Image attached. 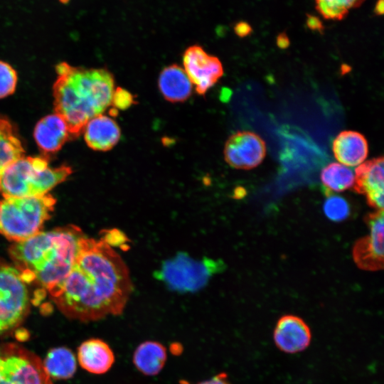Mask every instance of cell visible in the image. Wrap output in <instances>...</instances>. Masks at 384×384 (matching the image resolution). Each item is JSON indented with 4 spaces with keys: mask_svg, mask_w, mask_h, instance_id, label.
<instances>
[{
    "mask_svg": "<svg viewBox=\"0 0 384 384\" xmlns=\"http://www.w3.org/2000/svg\"><path fill=\"white\" fill-rule=\"evenodd\" d=\"M132 291L127 266L112 246L83 236L65 279L49 293L59 311L80 321L122 313Z\"/></svg>",
    "mask_w": 384,
    "mask_h": 384,
    "instance_id": "6da1fadb",
    "label": "cell"
},
{
    "mask_svg": "<svg viewBox=\"0 0 384 384\" xmlns=\"http://www.w3.org/2000/svg\"><path fill=\"white\" fill-rule=\"evenodd\" d=\"M55 70V114L65 122L70 138L75 139L92 118L111 105L114 77L105 68L74 67L65 62L58 64Z\"/></svg>",
    "mask_w": 384,
    "mask_h": 384,
    "instance_id": "7a4b0ae2",
    "label": "cell"
},
{
    "mask_svg": "<svg viewBox=\"0 0 384 384\" xmlns=\"http://www.w3.org/2000/svg\"><path fill=\"white\" fill-rule=\"evenodd\" d=\"M83 236L73 225L41 231L14 242L9 255L26 284L36 282L50 293L70 272Z\"/></svg>",
    "mask_w": 384,
    "mask_h": 384,
    "instance_id": "3957f363",
    "label": "cell"
},
{
    "mask_svg": "<svg viewBox=\"0 0 384 384\" xmlns=\"http://www.w3.org/2000/svg\"><path fill=\"white\" fill-rule=\"evenodd\" d=\"M71 173V167L66 165L50 167L44 157L23 156L1 171L0 193L4 198L43 196Z\"/></svg>",
    "mask_w": 384,
    "mask_h": 384,
    "instance_id": "277c9868",
    "label": "cell"
},
{
    "mask_svg": "<svg viewBox=\"0 0 384 384\" xmlns=\"http://www.w3.org/2000/svg\"><path fill=\"white\" fill-rule=\"evenodd\" d=\"M55 203V198L48 193L0 200V234L14 242L34 236L50 218Z\"/></svg>",
    "mask_w": 384,
    "mask_h": 384,
    "instance_id": "5b68a950",
    "label": "cell"
},
{
    "mask_svg": "<svg viewBox=\"0 0 384 384\" xmlns=\"http://www.w3.org/2000/svg\"><path fill=\"white\" fill-rule=\"evenodd\" d=\"M220 260H196L180 252L166 260L156 271L155 277L170 289L179 292H193L203 287L215 274L224 270Z\"/></svg>",
    "mask_w": 384,
    "mask_h": 384,
    "instance_id": "8992f818",
    "label": "cell"
},
{
    "mask_svg": "<svg viewBox=\"0 0 384 384\" xmlns=\"http://www.w3.org/2000/svg\"><path fill=\"white\" fill-rule=\"evenodd\" d=\"M27 284L14 265L0 259V335L13 332L28 314Z\"/></svg>",
    "mask_w": 384,
    "mask_h": 384,
    "instance_id": "52a82bcc",
    "label": "cell"
},
{
    "mask_svg": "<svg viewBox=\"0 0 384 384\" xmlns=\"http://www.w3.org/2000/svg\"><path fill=\"white\" fill-rule=\"evenodd\" d=\"M0 384H53L42 360L15 343H0Z\"/></svg>",
    "mask_w": 384,
    "mask_h": 384,
    "instance_id": "ba28073f",
    "label": "cell"
},
{
    "mask_svg": "<svg viewBox=\"0 0 384 384\" xmlns=\"http://www.w3.org/2000/svg\"><path fill=\"white\" fill-rule=\"evenodd\" d=\"M370 234L360 238L353 248L356 265L364 270L376 271L383 268V210L370 213L365 218Z\"/></svg>",
    "mask_w": 384,
    "mask_h": 384,
    "instance_id": "9c48e42d",
    "label": "cell"
},
{
    "mask_svg": "<svg viewBox=\"0 0 384 384\" xmlns=\"http://www.w3.org/2000/svg\"><path fill=\"white\" fill-rule=\"evenodd\" d=\"M183 69L196 91L204 95L223 75L220 60L198 45L188 47L183 55Z\"/></svg>",
    "mask_w": 384,
    "mask_h": 384,
    "instance_id": "30bf717a",
    "label": "cell"
},
{
    "mask_svg": "<svg viewBox=\"0 0 384 384\" xmlns=\"http://www.w3.org/2000/svg\"><path fill=\"white\" fill-rule=\"evenodd\" d=\"M265 154V142L259 135L250 131L235 132L225 144V160L235 169H253L263 161Z\"/></svg>",
    "mask_w": 384,
    "mask_h": 384,
    "instance_id": "8fae6325",
    "label": "cell"
},
{
    "mask_svg": "<svg viewBox=\"0 0 384 384\" xmlns=\"http://www.w3.org/2000/svg\"><path fill=\"white\" fill-rule=\"evenodd\" d=\"M384 160L383 156L366 161L356 170L353 190L366 197L368 204L377 210H383Z\"/></svg>",
    "mask_w": 384,
    "mask_h": 384,
    "instance_id": "7c38bea8",
    "label": "cell"
},
{
    "mask_svg": "<svg viewBox=\"0 0 384 384\" xmlns=\"http://www.w3.org/2000/svg\"><path fill=\"white\" fill-rule=\"evenodd\" d=\"M273 340L281 351L294 354L309 347L311 341V332L302 318L287 314L277 321L273 332Z\"/></svg>",
    "mask_w": 384,
    "mask_h": 384,
    "instance_id": "4fadbf2b",
    "label": "cell"
},
{
    "mask_svg": "<svg viewBox=\"0 0 384 384\" xmlns=\"http://www.w3.org/2000/svg\"><path fill=\"white\" fill-rule=\"evenodd\" d=\"M84 137L87 146L96 151H108L119 141L121 130L111 117L102 114L92 118L84 129Z\"/></svg>",
    "mask_w": 384,
    "mask_h": 384,
    "instance_id": "5bb4252c",
    "label": "cell"
},
{
    "mask_svg": "<svg viewBox=\"0 0 384 384\" xmlns=\"http://www.w3.org/2000/svg\"><path fill=\"white\" fill-rule=\"evenodd\" d=\"M80 366L93 374L107 373L114 363V354L110 346L100 338L83 341L78 348Z\"/></svg>",
    "mask_w": 384,
    "mask_h": 384,
    "instance_id": "9a60e30c",
    "label": "cell"
},
{
    "mask_svg": "<svg viewBox=\"0 0 384 384\" xmlns=\"http://www.w3.org/2000/svg\"><path fill=\"white\" fill-rule=\"evenodd\" d=\"M33 136L38 147L47 153L57 152L70 139L65 122L56 114L41 119L35 127Z\"/></svg>",
    "mask_w": 384,
    "mask_h": 384,
    "instance_id": "2e32d148",
    "label": "cell"
},
{
    "mask_svg": "<svg viewBox=\"0 0 384 384\" xmlns=\"http://www.w3.org/2000/svg\"><path fill=\"white\" fill-rule=\"evenodd\" d=\"M333 152L335 158L343 165L355 166L367 157L368 142L359 132L343 131L334 140Z\"/></svg>",
    "mask_w": 384,
    "mask_h": 384,
    "instance_id": "e0dca14e",
    "label": "cell"
},
{
    "mask_svg": "<svg viewBox=\"0 0 384 384\" xmlns=\"http://www.w3.org/2000/svg\"><path fill=\"white\" fill-rule=\"evenodd\" d=\"M159 89L166 100L186 101L191 95L193 85L183 68L176 64L164 68L158 79Z\"/></svg>",
    "mask_w": 384,
    "mask_h": 384,
    "instance_id": "ac0fdd59",
    "label": "cell"
},
{
    "mask_svg": "<svg viewBox=\"0 0 384 384\" xmlns=\"http://www.w3.org/2000/svg\"><path fill=\"white\" fill-rule=\"evenodd\" d=\"M166 358V349L164 345L157 341H146L135 349L133 363L143 374L155 375L162 370Z\"/></svg>",
    "mask_w": 384,
    "mask_h": 384,
    "instance_id": "d6986e66",
    "label": "cell"
},
{
    "mask_svg": "<svg viewBox=\"0 0 384 384\" xmlns=\"http://www.w3.org/2000/svg\"><path fill=\"white\" fill-rule=\"evenodd\" d=\"M42 362L46 373L51 379L71 378L77 369L74 353L63 346L50 349Z\"/></svg>",
    "mask_w": 384,
    "mask_h": 384,
    "instance_id": "ffe728a7",
    "label": "cell"
},
{
    "mask_svg": "<svg viewBox=\"0 0 384 384\" xmlns=\"http://www.w3.org/2000/svg\"><path fill=\"white\" fill-rule=\"evenodd\" d=\"M25 150L16 129L0 115V173L11 162L24 156Z\"/></svg>",
    "mask_w": 384,
    "mask_h": 384,
    "instance_id": "44dd1931",
    "label": "cell"
},
{
    "mask_svg": "<svg viewBox=\"0 0 384 384\" xmlns=\"http://www.w3.org/2000/svg\"><path fill=\"white\" fill-rule=\"evenodd\" d=\"M321 180L324 186V193L329 196L333 192L343 191L352 187L354 175L345 165L331 163L321 171Z\"/></svg>",
    "mask_w": 384,
    "mask_h": 384,
    "instance_id": "7402d4cb",
    "label": "cell"
},
{
    "mask_svg": "<svg viewBox=\"0 0 384 384\" xmlns=\"http://www.w3.org/2000/svg\"><path fill=\"white\" fill-rule=\"evenodd\" d=\"M365 0H315L317 11L326 19L341 20Z\"/></svg>",
    "mask_w": 384,
    "mask_h": 384,
    "instance_id": "603a6c76",
    "label": "cell"
},
{
    "mask_svg": "<svg viewBox=\"0 0 384 384\" xmlns=\"http://www.w3.org/2000/svg\"><path fill=\"white\" fill-rule=\"evenodd\" d=\"M324 211L329 219L338 222L348 217L350 206L343 198L331 195L324 204Z\"/></svg>",
    "mask_w": 384,
    "mask_h": 384,
    "instance_id": "cb8c5ba5",
    "label": "cell"
},
{
    "mask_svg": "<svg viewBox=\"0 0 384 384\" xmlns=\"http://www.w3.org/2000/svg\"><path fill=\"white\" fill-rule=\"evenodd\" d=\"M17 83V74L8 63L0 60V98L13 94Z\"/></svg>",
    "mask_w": 384,
    "mask_h": 384,
    "instance_id": "d4e9b609",
    "label": "cell"
},
{
    "mask_svg": "<svg viewBox=\"0 0 384 384\" xmlns=\"http://www.w3.org/2000/svg\"><path fill=\"white\" fill-rule=\"evenodd\" d=\"M134 103V96L127 90L117 87L114 89L112 103L116 109L125 110Z\"/></svg>",
    "mask_w": 384,
    "mask_h": 384,
    "instance_id": "484cf974",
    "label": "cell"
},
{
    "mask_svg": "<svg viewBox=\"0 0 384 384\" xmlns=\"http://www.w3.org/2000/svg\"><path fill=\"white\" fill-rule=\"evenodd\" d=\"M124 238H126L122 233L119 230H111L105 233L104 238L102 240L105 241L110 246L112 245H118L120 243H123Z\"/></svg>",
    "mask_w": 384,
    "mask_h": 384,
    "instance_id": "4316f807",
    "label": "cell"
},
{
    "mask_svg": "<svg viewBox=\"0 0 384 384\" xmlns=\"http://www.w3.org/2000/svg\"><path fill=\"white\" fill-rule=\"evenodd\" d=\"M198 384H230L228 380L227 375L225 373L218 374L213 378L204 380Z\"/></svg>",
    "mask_w": 384,
    "mask_h": 384,
    "instance_id": "83f0119b",
    "label": "cell"
},
{
    "mask_svg": "<svg viewBox=\"0 0 384 384\" xmlns=\"http://www.w3.org/2000/svg\"><path fill=\"white\" fill-rule=\"evenodd\" d=\"M251 31L252 29L250 26L245 22H240L238 23L235 27V31L236 34L240 37L247 36L251 32Z\"/></svg>",
    "mask_w": 384,
    "mask_h": 384,
    "instance_id": "f1b7e54d",
    "label": "cell"
},
{
    "mask_svg": "<svg viewBox=\"0 0 384 384\" xmlns=\"http://www.w3.org/2000/svg\"><path fill=\"white\" fill-rule=\"evenodd\" d=\"M277 43L279 48H285L288 47L289 41L288 37L284 33H281L277 36Z\"/></svg>",
    "mask_w": 384,
    "mask_h": 384,
    "instance_id": "f546056e",
    "label": "cell"
},
{
    "mask_svg": "<svg viewBox=\"0 0 384 384\" xmlns=\"http://www.w3.org/2000/svg\"><path fill=\"white\" fill-rule=\"evenodd\" d=\"M307 24L311 29L321 30V23L319 20L313 16L309 17Z\"/></svg>",
    "mask_w": 384,
    "mask_h": 384,
    "instance_id": "4dcf8cb0",
    "label": "cell"
},
{
    "mask_svg": "<svg viewBox=\"0 0 384 384\" xmlns=\"http://www.w3.org/2000/svg\"><path fill=\"white\" fill-rule=\"evenodd\" d=\"M383 0H378L375 6V12L378 15H382L383 13Z\"/></svg>",
    "mask_w": 384,
    "mask_h": 384,
    "instance_id": "1f68e13d",
    "label": "cell"
}]
</instances>
